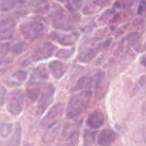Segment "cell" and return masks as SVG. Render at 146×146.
Instances as JSON below:
<instances>
[{"label": "cell", "instance_id": "obj_16", "mask_svg": "<svg viewBox=\"0 0 146 146\" xmlns=\"http://www.w3.org/2000/svg\"><path fill=\"white\" fill-rule=\"evenodd\" d=\"M99 48H86L83 50L79 53L78 55V59L84 63H89L90 61H92L96 56L98 54Z\"/></svg>", "mask_w": 146, "mask_h": 146}, {"label": "cell", "instance_id": "obj_32", "mask_svg": "<svg viewBox=\"0 0 146 146\" xmlns=\"http://www.w3.org/2000/svg\"><path fill=\"white\" fill-rule=\"evenodd\" d=\"M66 1H67V2H68V1H69L70 0H66Z\"/></svg>", "mask_w": 146, "mask_h": 146}, {"label": "cell", "instance_id": "obj_13", "mask_svg": "<svg viewBox=\"0 0 146 146\" xmlns=\"http://www.w3.org/2000/svg\"><path fill=\"white\" fill-rule=\"evenodd\" d=\"M48 68L55 79L59 80L64 76L67 71V65L61 61H53L48 64Z\"/></svg>", "mask_w": 146, "mask_h": 146}, {"label": "cell", "instance_id": "obj_17", "mask_svg": "<svg viewBox=\"0 0 146 146\" xmlns=\"http://www.w3.org/2000/svg\"><path fill=\"white\" fill-rule=\"evenodd\" d=\"M21 127L20 124L17 123L14 133L11 138L5 143L4 146H19L21 140Z\"/></svg>", "mask_w": 146, "mask_h": 146}, {"label": "cell", "instance_id": "obj_24", "mask_svg": "<svg viewBox=\"0 0 146 146\" xmlns=\"http://www.w3.org/2000/svg\"><path fill=\"white\" fill-rule=\"evenodd\" d=\"M78 135H79V133L73 136L64 138V142L61 143L58 146H76L78 140Z\"/></svg>", "mask_w": 146, "mask_h": 146}, {"label": "cell", "instance_id": "obj_15", "mask_svg": "<svg viewBox=\"0 0 146 146\" xmlns=\"http://www.w3.org/2000/svg\"><path fill=\"white\" fill-rule=\"evenodd\" d=\"M81 125V120H76L64 125L62 131L63 138H66L78 133V129Z\"/></svg>", "mask_w": 146, "mask_h": 146}, {"label": "cell", "instance_id": "obj_27", "mask_svg": "<svg viewBox=\"0 0 146 146\" xmlns=\"http://www.w3.org/2000/svg\"><path fill=\"white\" fill-rule=\"evenodd\" d=\"M146 11V1L141 0L138 7V14H143Z\"/></svg>", "mask_w": 146, "mask_h": 146}, {"label": "cell", "instance_id": "obj_29", "mask_svg": "<svg viewBox=\"0 0 146 146\" xmlns=\"http://www.w3.org/2000/svg\"><path fill=\"white\" fill-rule=\"evenodd\" d=\"M141 65L146 66V56H143L141 58Z\"/></svg>", "mask_w": 146, "mask_h": 146}, {"label": "cell", "instance_id": "obj_18", "mask_svg": "<svg viewBox=\"0 0 146 146\" xmlns=\"http://www.w3.org/2000/svg\"><path fill=\"white\" fill-rule=\"evenodd\" d=\"M26 0H1V9L3 11H8L14 9L22 7Z\"/></svg>", "mask_w": 146, "mask_h": 146}, {"label": "cell", "instance_id": "obj_9", "mask_svg": "<svg viewBox=\"0 0 146 146\" xmlns=\"http://www.w3.org/2000/svg\"><path fill=\"white\" fill-rule=\"evenodd\" d=\"M105 116L102 111L95 110L88 115L86 118V125L91 129H98L104 123Z\"/></svg>", "mask_w": 146, "mask_h": 146}, {"label": "cell", "instance_id": "obj_2", "mask_svg": "<svg viewBox=\"0 0 146 146\" xmlns=\"http://www.w3.org/2000/svg\"><path fill=\"white\" fill-rule=\"evenodd\" d=\"M46 24L40 19L28 20L20 25L19 31L24 38L29 41H34L42 35L45 31Z\"/></svg>", "mask_w": 146, "mask_h": 146}, {"label": "cell", "instance_id": "obj_21", "mask_svg": "<svg viewBox=\"0 0 146 146\" xmlns=\"http://www.w3.org/2000/svg\"><path fill=\"white\" fill-rule=\"evenodd\" d=\"M74 51H75V48H61V49H59L57 51L56 54V56L57 58H60V59L66 60L74 54Z\"/></svg>", "mask_w": 146, "mask_h": 146}, {"label": "cell", "instance_id": "obj_20", "mask_svg": "<svg viewBox=\"0 0 146 146\" xmlns=\"http://www.w3.org/2000/svg\"><path fill=\"white\" fill-rule=\"evenodd\" d=\"M31 7L35 12L44 13L48 9L49 4L47 0H32Z\"/></svg>", "mask_w": 146, "mask_h": 146}, {"label": "cell", "instance_id": "obj_30", "mask_svg": "<svg viewBox=\"0 0 146 146\" xmlns=\"http://www.w3.org/2000/svg\"><path fill=\"white\" fill-rule=\"evenodd\" d=\"M24 146H31V145H30L29 144H26V145H24Z\"/></svg>", "mask_w": 146, "mask_h": 146}, {"label": "cell", "instance_id": "obj_28", "mask_svg": "<svg viewBox=\"0 0 146 146\" xmlns=\"http://www.w3.org/2000/svg\"><path fill=\"white\" fill-rule=\"evenodd\" d=\"M7 99V91L4 87H1V105L3 106L4 103L6 102V100Z\"/></svg>", "mask_w": 146, "mask_h": 146}, {"label": "cell", "instance_id": "obj_23", "mask_svg": "<svg viewBox=\"0 0 146 146\" xmlns=\"http://www.w3.org/2000/svg\"><path fill=\"white\" fill-rule=\"evenodd\" d=\"M11 132H12V124L5 122L1 123V131H0L1 138H7L11 133Z\"/></svg>", "mask_w": 146, "mask_h": 146}, {"label": "cell", "instance_id": "obj_12", "mask_svg": "<svg viewBox=\"0 0 146 146\" xmlns=\"http://www.w3.org/2000/svg\"><path fill=\"white\" fill-rule=\"evenodd\" d=\"M116 140V134L113 130H102L97 137V143L99 146H110Z\"/></svg>", "mask_w": 146, "mask_h": 146}, {"label": "cell", "instance_id": "obj_4", "mask_svg": "<svg viewBox=\"0 0 146 146\" xmlns=\"http://www.w3.org/2000/svg\"><path fill=\"white\" fill-rule=\"evenodd\" d=\"M55 95V88L51 84H48L44 87V89L41 92L38 98V104L36 109V115L41 116L44 114L46 110L48 108L54 101Z\"/></svg>", "mask_w": 146, "mask_h": 146}, {"label": "cell", "instance_id": "obj_26", "mask_svg": "<svg viewBox=\"0 0 146 146\" xmlns=\"http://www.w3.org/2000/svg\"><path fill=\"white\" fill-rule=\"evenodd\" d=\"M13 76L14 77V78H16V79L18 80V81H25L26 78H27V73L26 72V71H23V70L19 69L14 72Z\"/></svg>", "mask_w": 146, "mask_h": 146}, {"label": "cell", "instance_id": "obj_25", "mask_svg": "<svg viewBox=\"0 0 146 146\" xmlns=\"http://www.w3.org/2000/svg\"><path fill=\"white\" fill-rule=\"evenodd\" d=\"M83 0H70L68 2V9L73 12L81 7Z\"/></svg>", "mask_w": 146, "mask_h": 146}, {"label": "cell", "instance_id": "obj_11", "mask_svg": "<svg viewBox=\"0 0 146 146\" xmlns=\"http://www.w3.org/2000/svg\"><path fill=\"white\" fill-rule=\"evenodd\" d=\"M51 37L56 41L61 44V45L70 46L73 45L76 42L79 37L78 33H71L70 34H62L59 33L53 32L51 34Z\"/></svg>", "mask_w": 146, "mask_h": 146}, {"label": "cell", "instance_id": "obj_8", "mask_svg": "<svg viewBox=\"0 0 146 146\" xmlns=\"http://www.w3.org/2000/svg\"><path fill=\"white\" fill-rule=\"evenodd\" d=\"M64 111V105L61 103L55 104L49 110L46 115L44 117L41 121V125L48 127L51 124L58 121V118L62 115Z\"/></svg>", "mask_w": 146, "mask_h": 146}, {"label": "cell", "instance_id": "obj_7", "mask_svg": "<svg viewBox=\"0 0 146 146\" xmlns=\"http://www.w3.org/2000/svg\"><path fill=\"white\" fill-rule=\"evenodd\" d=\"M48 78V74L44 66H38L30 74L27 86H41Z\"/></svg>", "mask_w": 146, "mask_h": 146}, {"label": "cell", "instance_id": "obj_19", "mask_svg": "<svg viewBox=\"0 0 146 146\" xmlns=\"http://www.w3.org/2000/svg\"><path fill=\"white\" fill-rule=\"evenodd\" d=\"M28 88H27L26 94L27 98L31 101V102H34L38 99V96L41 95V90L39 86H27Z\"/></svg>", "mask_w": 146, "mask_h": 146}, {"label": "cell", "instance_id": "obj_1", "mask_svg": "<svg viewBox=\"0 0 146 146\" xmlns=\"http://www.w3.org/2000/svg\"><path fill=\"white\" fill-rule=\"evenodd\" d=\"M92 96L91 90H84L75 94L68 101L66 114L67 118L72 119L81 115L88 108Z\"/></svg>", "mask_w": 146, "mask_h": 146}, {"label": "cell", "instance_id": "obj_31", "mask_svg": "<svg viewBox=\"0 0 146 146\" xmlns=\"http://www.w3.org/2000/svg\"><path fill=\"white\" fill-rule=\"evenodd\" d=\"M57 1H63V0H57Z\"/></svg>", "mask_w": 146, "mask_h": 146}, {"label": "cell", "instance_id": "obj_14", "mask_svg": "<svg viewBox=\"0 0 146 146\" xmlns=\"http://www.w3.org/2000/svg\"><path fill=\"white\" fill-rule=\"evenodd\" d=\"M15 23L9 18L2 19L1 21V38L7 39L11 38L14 33Z\"/></svg>", "mask_w": 146, "mask_h": 146}, {"label": "cell", "instance_id": "obj_22", "mask_svg": "<svg viewBox=\"0 0 146 146\" xmlns=\"http://www.w3.org/2000/svg\"><path fill=\"white\" fill-rule=\"evenodd\" d=\"M96 132L92 131H85L84 136V145L86 146H91L94 144L96 139Z\"/></svg>", "mask_w": 146, "mask_h": 146}, {"label": "cell", "instance_id": "obj_10", "mask_svg": "<svg viewBox=\"0 0 146 146\" xmlns=\"http://www.w3.org/2000/svg\"><path fill=\"white\" fill-rule=\"evenodd\" d=\"M61 127V121H57L54 123L51 124L47 127L46 131L44 133L42 137V141L45 144H49L54 142V140L58 135Z\"/></svg>", "mask_w": 146, "mask_h": 146}, {"label": "cell", "instance_id": "obj_3", "mask_svg": "<svg viewBox=\"0 0 146 146\" xmlns=\"http://www.w3.org/2000/svg\"><path fill=\"white\" fill-rule=\"evenodd\" d=\"M105 77L104 71L97 70L94 73H90L83 76L76 83L74 91L78 90H90L92 88H99Z\"/></svg>", "mask_w": 146, "mask_h": 146}, {"label": "cell", "instance_id": "obj_6", "mask_svg": "<svg viewBox=\"0 0 146 146\" xmlns=\"http://www.w3.org/2000/svg\"><path fill=\"white\" fill-rule=\"evenodd\" d=\"M7 109L11 115H19L23 111L24 104V95L20 91H14L9 94L7 99Z\"/></svg>", "mask_w": 146, "mask_h": 146}, {"label": "cell", "instance_id": "obj_5", "mask_svg": "<svg viewBox=\"0 0 146 146\" xmlns=\"http://www.w3.org/2000/svg\"><path fill=\"white\" fill-rule=\"evenodd\" d=\"M56 49V46L51 42H44L38 46L30 54L28 59L26 60V62H36L41 60L47 59L54 54V51Z\"/></svg>", "mask_w": 146, "mask_h": 146}]
</instances>
